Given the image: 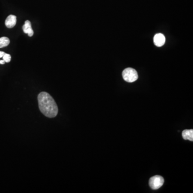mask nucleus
Here are the masks:
<instances>
[{"label": "nucleus", "mask_w": 193, "mask_h": 193, "mask_svg": "<svg viewBox=\"0 0 193 193\" xmlns=\"http://www.w3.org/2000/svg\"><path fill=\"white\" fill-rule=\"evenodd\" d=\"M123 77L125 81L129 83H132L138 80V72L135 69L131 68H128L123 71Z\"/></svg>", "instance_id": "nucleus-2"}, {"label": "nucleus", "mask_w": 193, "mask_h": 193, "mask_svg": "<svg viewBox=\"0 0 193 193\" xmlns=\"http://www.w3.org/2000/svg\"><path fill=\"white\" fill-rule=\"evenodd\" d=\"M17 17L15 15H10L6 19L5 24L8 28H13L16 25Z\"/></svg>", "instance_id": "nucleus-5"}, {"label": "nucleus", "mask_w": 193, "mask_h": 193, "mask_svg": "<svg viewBox=\"0 0 193 193\" xmlns=\"http://www.w3.org/2000/svg\"><path fill=\"white\" fill-rule=\"evenodd\" d=\"M10 44V40L6 37L0 38V48L7 46Z\"/></svg>", "instance_id": "nucleus-8"}, {"label": "nucleus", "mask_w": 193, "mask_h": 193, "mask_svg": "<svg viewBox=\"0 0 193 193\" xmlns=\"http://www.w3.org/2000/svg\"><path fill=\"white\" fill-rule=\"evenodd\" d=\"M182 138L185 140H190L193 141V129H186L184 130L182 133Z\"/></svg>", "instance_id": "nucleus-7"}, {"label": "nucleus", "mask_w": 193, "mask_h": 193, "mask_svg": "<svg viewBox=\"0 0 193 193\" xmlns=\"http://www.w3.org/2000/svg\"><path fill=\"white\" fill-rule=\"evenodd\" d=\"M164 179L160 175L152 176L149 180V185L151 188L154 190H158L163 185Z\"/></svg>", "instance_id": "nucleus-3"}, {"label": "nucleus", "mask_w": 193, "mask_h": 193, "mask_svg": "<svg viewBox=\"0 0 193 193\" xmlns=\"http://www.w3.org/2000/svg\"><path fill=\"white\" fill-rule=\"evenodd\" d=\"M6 53H4V52H2V51H0V58H3V56Z\"/></svg>", "instance_id": "nucleus-10"}, {"label": "nucleus", "mask_w": 193, "mask_h": 193, "mask_svg": "<svg viewBox=\"0 0 193 193\" xmlns=\"http://www.w3.org/2000/svg\"><path fill=\"white\" fill-rule=\"evenodd\" d=\"M5 63H6V62H5V61H4V60H0V64L4 65Z\"/></svg>", "instance_id": "nucleus-11"}, {"label": "nucleus", "mask_w": 193, "mask_h": 193, "mask_svg": "<svg viewBox=\"0 0 193 193\" xmlns=\"http://www.w3.org/2000/svg\"><path fill=\"white\" fill-rule=\"evenodd\" d=\"M2 58H3V60H4L5 62H7V63H9L11 61V55L9 54L5 53Z\"/></svg>", "instance_id": "nucleus-9"}, {"label": "nucleus", "mask_w": 193, "mask_h": 193, "mask_svg": "<svg viewBox=\"0 0 193 193\" xmlns=\"http://www.w3.org/2000/svg\"><path fill=\"white\" fill-rule=\"evenodd\" d=\"M23 30L25 34H28L29 37L34 35V32L31 27V23L29 21H26L23 26Z\"/></svg>", "instance_id": "nucleus-6"}, {"label": "nucleus", "mask_w": 193, "mask_h": 193, "mask_svg": "<svg viewBox=\"0 0 193 193\" xmlns=\"http://www.w3.org/2000/svg\"><path fill=\"white\" fill-rule=\"evenodd\" d=\"M39 109L47 117H55L58 113V107L55 100L49 93L46 92L40 93L38 96Z\"/></svg>", "instance_id": "nucleus-1"}, {"label": "nucleus", "mask_w": 193, "mask_h": 193, "mask_svg": "<svg viewBox=\"0 0 193 193\" xmlns=\"http://www.w3.org/2000/svg\"><path fill=\"white\" fill-rule=\"evenodd\" d=\"M154 42L156 46H162L165 43V37L163 34H156L154 38Z\"/></svg>", "instance_id": "nucleus-4"}]
</instances>
